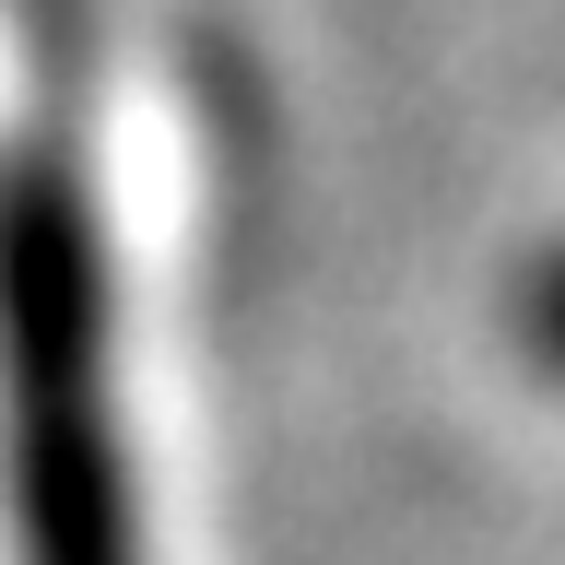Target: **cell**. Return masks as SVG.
<instances>
[{
    "label": "cell",
    "instance_id": "obj_1",
    "mask_svg": "<svg viewBox=\"0 0 565 565\" xmlns=\"http://www.w3.org/2000/svg\"><path fill=\"white\" fill-rule=\"evenodd\" d=\"M0 448L24 565H141L106 365V247L83 177L47 153H24L0 189Z\"/></svg>",
    "mask_w": 565,
    "mask_h": 565
}]
</instances>
